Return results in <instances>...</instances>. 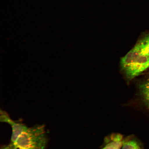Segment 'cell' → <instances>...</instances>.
Instances as JSON below:
<instances>
[{
	"instance_id": "obj_1",
	"label": "cell",
	"mask_w": 149,
	"mask_h": 149,
	"mask_svg": "<svg viewBox=\"0 0 149 149\" xmlns=\"http://www.w3.org/2000/svg\"><path fill=\"white\" fill-rule=\"evenodd\" d=\"M48 138L44 125L28 127L15 142L8 145L9 149H46Z\"/></svg>"
},
{
	"instance_id": "obj_2",
	"label": "cell",
	"mask_w": 149,
	"mask_h": 149,
	"mask_svg": "<svg viewBox=\"0 0 149 149\" xmlns=\"http://www.w3.org/2000/svg\"><path fill=\"white\" fill-rule=\"evenodd\" d=\"M120 66L126 77L131 80L149 68V57L135 46L121 58Z\"/></svg>"
},
{
	"instance_id": "obj_3",
	"label": "cell",
	"mask_w": 149,
	"mask_h": 149,
	"mask_svg": "<svg viewBox=\"0 0 149 149\" xmlns=\"http://www.w3.org/2000/svg\"><path fill=\"white\" fill-rule=\"evenodd\" d=\"M0 121L1 122L6 123L11 126L12 130L10 142L13 143L22 132L28 127L25 124L16 122L11 119L8 113L6 111L1 110L0 111Z\"/></svg>"
},
{
	"instance_id": "obj_4",
	"label": "cell",
	"mask_w": 149,
	"mask_h": 149,
	"mask_svg": "<svg viewBox=\"0 0 149 149\" xmlns=\"http://www.w3.org/2000/svg\"><path fill=\"white\" fill-rule=\"evenodd\" d=\"M139 89L143 103L149 110V76L139 84Z\"/></svg>"
},
{
	"instance_id": "obj_5",
	"label": "cell",
	"mask_w": 149,
	"mask_h": 149,
	"mask_svg": "<svg viewBox=\"0 0 149 149\" xmlns=\"http://www.w3.org/2000/svg\"><path fill=\"white\" fill-rule=\"evenodd\" d=\"M135 46L143 55L149 57V32L140 39Z\"/></svg>"
},
{
	"instance_id": "obj_6",
	"label": "cell",
	"mask_w": 149,
	"mask_h": 149,
	"mask_svg": "<svg viewBox=\"0 0 149 149\" xmlns=\"http://www.w3.org/2000/svg\"><path fill=\"white\" fill-rule=\"evenodd\" d=\"M111 139V140L101 149H120L123 141L122 136L115 134L112 136Z\"/></svg>"
},
{
	"instance_id": "obj_7",
	"label": "cell",
	"mask_w": 149,
	"mask_h": 149,
	"mask_svg": "<svg viewBox=\"0 0 149 149\" xmlns=\"http://www.w3.org/2000/svg\"><path fill=\"white\" fill-rule=\"evenodd\" d=\"M121 149H143L141 143L137 139L130 138L123 140Z\"/></svg>"
},
{
	"instance_id": "obj_8",
	"label": "cell",
	"mask_w": 149,
	"mask_h": 149,
	"mask_svg": "<svg viewBox=\"0 0 149 149\" xmlns=\"http://www.w3.org/2000/svg\"><path fill=\"white\" fill-rule=\"evenodd\" d=\"M1 149H9L8 145H3L1 147Z\"/></svg>"
}]
</instances>
